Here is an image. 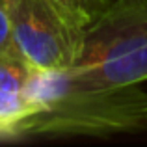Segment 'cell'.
<instances>
[{
	"label": "cell",
	"instance_id": "6da1fadb",
	"mask_svg": "<svg viewBox=\"0 0 147 147\" xmlns=\"http://www.w3.org/2000/svg\"><path fill=\"white\" fill-rule=\"evenodd\" d=\"M39 114L26 136H108L147 127V93L140 86L91 90L67 69H34L21 91Z\"/></svg>",
	"mask_w": 147,
	"mask_h": 147
},
{
	"label": "cell",
	"instance_id": "7a4b0ae2",
	"mask_svg": "<svg viewBox=\"0 0 147 147\" xmlns=\"http://www.w3.org/2000/svg\"><path fill=\"white\" fill-rule=\"evenodd\" d=\"M67 71L75 84L91 90L147 82V0H106Z\"/></svg>",
	"mask_w": 147,
	"mask_h": 147
},
{
	"label": "cell",
	"instance_id": "3957f363",
	"mask_svg": "<svg viewBox=\"0 0 147 147\" xmlns=\"http://www.w3.org/2000/svg\"><path fill=\"white\" fill-rule=\"evenodd\" d=\"M17 52L34 69H69L86 26L56 0H6Z\"/></svg>",
	"mask_w": 147,
	"mask_h": 147
},
{
	"label": "cell",
	"instance_id": "277c9868",
	"mask_svg": "<svg viewBox=\"0 0 147 147\" xmlns=\"http://www.w3.org/2000/svg\"><path fill=\"white\" fill-rule=\"evenodd\" d=\"M37 114L39 108L22 93L0 90V142L24 138L30 121Z\"/></svg>",
	"mask_w": 147,
	"mask_h": 147
},
{
	"label": "cell",
	"instance_id": "5b68a950",
	"mask_svg": "<svg viewBox=\"0 0 147 147\" xmlns=\"http://www.w3.org/2000/svg\"><path fill=\"white\" fill-rule=\"evenodd\" d=\"M34 67L26 63L19 52L0 54V90L21 93Z\"/></svg>",
	"mask_w": 147,
	"mask_h": 147
},
{
	"label": "cell",
	"instance_id": "8992f818",
	"mask_svg": "<svg viewBox=\"0 0 147 147\" xmlns=\"http://www.w3.org/2000/svg\"><path fill=\"white\" fill-rule=\"evenodd\" d=\"M56 2L65 7L80 24L88 26L104 7L106 0H56Z\"/></svg>",
	"mask_w": 147,
	"mask_h": 147
},
{
	"label": "cell",
	"instance_id": "52a82bcc",
	"mask_svg": "<svg viewBox=\"0 0 147 147\" xmlns=\"http://www.w3.org/2000/svg\"><path fill=\"white\" fill-rule=\"evenodd\" d=\"M7 52H17V49H15L13 37H11L6 0H0V54H7Z\"/></svg>",
	"mask_w": 147,
	"mask_h": 147
}]
</instances>
